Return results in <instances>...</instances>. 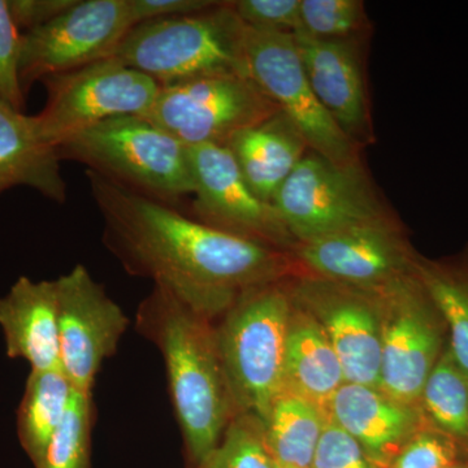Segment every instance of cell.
I'll return each mask as SVG.
<instances>
[{
  "label": "cell",
  "mask_w": 468,
  "mask_h": 468,
  "mask_svg": "<svg viewBox=\"0 0 468 468\" xmlns=\"http://www.w3.org/2000/svg\"><path fill=\"white\" fill-rule=\"evenodd\" d=\"M419 406L431 427L457 442H468V372L448 347L428 377Z\"/></svg>",
  "instance_id": "cb8c5ba5"
},
{
  "label": "cell",
  "mask_w": 468,
  "mask_h": 468,
  "mask_svg": "<svg viewBox=\"0 0 468 468\" xmlns=\"http://www.w3.org/2000/svg\"><path fill=\"white\" fill-rule=\"evenodd\" d=\"M194 180L193 208L198 221L223 232L292 252L297 242L272 203L261 201L226 146L189 147Z\"/></svg>",
  "instance_id": "5bb4252c"
},
{
  "label": "cell",
  "mask_w": 468,
  "mask_h": 468,
  "mask_svg": "<svg viewBox=\"0 0 468 468\" xmlns=\"http://www.w3.org/2000/svg\"><path fill=\"white\" fill-rule=\"evenodd\" d=\"M0 328L8 358L27 360L33 371L60 368L57 280L20 277L0 298Z\"/></svg>",
  "instance_id": "ac0fdd59"
},
{
  "label": "cell",
  "mask_w": 468,
  "mask_h": 468,
  "mask_svg": "<svg viewBox=\"0 0 468 468\" xmlns=\"http://www.w3.org/2000/svg\"><path fill=\"white\" fill-rule=\"evenodd\" d=\"M245 34L230 2H220L199 14L138 24L113 58L160 88L221 73L248 75Z\"/></svg>",
  "instance_id": "277c9868"
},
{
  "label": "cell",
  "mask_w": 468,
  "mask_h": 468,
  "mask_svg": "<svg viewBox=\"0 0 468 468\" xmlns=\"http://www.w3.org/2000/svg\"><path fill=\"white\" fill-rule=\"evenodd\" d=\"M311 468H378L358 442L328 418Z\"/></svg>",
  "instance_id": "1f68e13d"
},
{
  "label": "cell",
  "mask_w": 468,
  "mask_h": 468,
  "mask_svg": "<svg viewBox=\"0 0 468 468\" xmlns=\"http://www.w3.org/2000/svg\"><path fill=\"white\" fill-rule=\"evenodd\" d=\"M248 75L297 126L310 150L340 165H362L360 149L316 98L292 34L246 27Z\"/></svg>",
  "instance_id": "9c48e42d"
},
{
  "label": "cell",
  "mask_w": 468,
  "mask_h": 468,
  "mask_svg": "<svg viewBox=\"0 0 468 468\" xmlns=\"http://www.w3.org/2000/svg\"><path fill=\"white\" fill-rule=\"evenodd\" d=\"M215 0H128L134 27L146 21L187 16L217 7Z\"/></svg>",
  "instance_id": "d6a6232c"
},
{
  "label": "cell",
  "mask_w": 468,
  "mask_h": 468,
  "mask_svg": "<svg viewBox=\"0 0 468 468\" xmlns=\"http://www.w3.org/2000/svg\"><path fill=\"white\" fill-rule=\"evenodd\" d=\"M301 29L316 39L365 37L367 14L362 0H301Z\"/></svg>",
  "instance_id": "83f0119b"
},
{
  "label": "cell",
  "mask_w": 468,
  "mask_h": 468,
  "mask_svg": "<svg viewBox=\"0 0 468 468\" xmlns=\"http://www.w3.org/2000/svg\"><path fill=\"white\" fill-rule=\"evenodd\" d=\"M92 394L75 390L63 423L36 468H92Z\"/></svg>",
  "instance_id": "484cf974"
},
{
  "label": "cell",
  "mask_w": 468,
  "mask_h": 468,
  "mask_svg": "<svg viewBox=\"0 0 468 468\" xmlns=\"http://www.w3.org/2000/svg\"><path fill=\"white\" fill-rule=\"evenodd\" d=\"M275 464H276V463H275ZM276 468H285V467H280V466H277V464H276Z\"/></svg>",
  "instance_id": "d590c367"
},
{
  "label": "cell",
  "mask_w": 468,
  "mask_h": 468,
  "mask_svg": "<svg viewBox=\"0 0 468 468\" xmlns=\"http://www.w3.org/2000/svg\"><path fill=\"white\" fill-rule=\"evenodd\" d=\"M245 73H221L162 86L144 115L185 146L218 144L279 112Z\"/></svg>",
  "instance_id": "52a82bcc"
},
{
  "label": "cell",
  "mask_w": 468,
  "mask_h": 468,
  "mask_svg": "<svg viewBox=\"0 0 468 468\" xmlns=\"http://www.w3.org/2000/svg\"><path fill=\"white\" fill-rule=\"evenodd\" d=\"M295 242L394 218L365 165H340L309 150L272 201Z\"/></svg>",
  "instance_id": "8992f818"
},
{
  "label": "cell",
  "mask_w": 468,
  "mask_h": 468,
  "mask_svg": "<svg viewBox=\"0 0 468 468\" xmlns=\"http://www.w3.org/2000/svg\"><path fill=\"white\" fill-rule=\"evenodd\" d=\"M292 303L324 329L343 366L346 383L378 388L381 356V294L307 275L289 285Z\"/></svg>",
  "instance_id": "7c38bea8"
},
{
  "label": "cell",
  "mask_w": 468,
  "mask_h": 468,
  "mask_svg": "<svg viewBox=\"0 0 468 468\" xmlns=\"http://www.w3.org/2000/svg\"><path fill=\"white\" fill-rule=\"evenodd\" d=\"M103 241L132 275L147 277L207 320L243 292L291 275V252L206 226L171 205L86 172Z\"/></svg>",
  "instance_id": "6da1fadb"
},
{
  "label": "cell",
  "mask_w": 468,
  "mask_h": 468,
  "mask_svg": "<svg viewBox=\"0 0 468 468\" xmlns=\"http://www.w3.org/2000/svg\"><path fill=\"white\" fill-rule=\"evenodd\" d=\"M326 423L324 409L295 394L280 393L263 421L273 462L280 467L311 468Z\"/></svg>",
  "instance_id": "7402d4cb"
},
{
  "label": "cell",
  "mask_w": 468,
  "mask_h": 468,
  "mask_svg": "<svg viewBox=\"0 0 468 468\" xmlns=\"http://www.w3.org/2000/svg\"><path fill=\"white\" fill-rule=\"evenodd\" d=\"M60 162L57 149L41 137L34 116L0 98V196L26 186L63 205L67 184Z\"/></svg>",
  "instance_id": "d6986e66"
},
{
  "label": "cell",
  "mask_w": 468,
  "mask_h": 468,
  "mask_svg": "<svg viewBox=\"0 0 468 468\" xmlns=\"http://www.w3.org/2000/svg\"><path fill=\"white\" fill-rule=\"evenodd\" d=\"M48 101L34 116L45 143L58 149L85 129L117 116L144 115L160 85L116 58L48 77Z\"/></svg>",
  "instance_id": "ba28073f"
},
{
  "label": "cell",
  "mask_w": 468,
  "mask_h": 468,
  "mask_svg": "<svg viewBox=\"0 0 468 468\" xmlns=\"http://www.w3.org/2000/svg\"><path fill=\"white\" fill-rule=\"evenodd\" d=\"M57 285L60 368L76 390L92 394L101 363L115 354L129 318L82 264Z\"/></svg>",
  "instance_id": "4fadbf2b"
},
{
  "label": "cell",
  "mask_w": 468,
  "mask_h": 468,
  "mask_svg": "<svg viewBox=\"0 0 468 468\" xmlns=\"http://www.w3.org/2000/svg\"><path fill=\"white\" fill-rule=\"evenodd\" d=\"M194 468H276L268 452L263 421L246 412L234 415L217 448Z\"/></svg>",
  "instance_id": "4316f807"
},
{
  "label": "cell",
  "mask_w": 468,
  "mask_h": 468,
  "mask_svg": "<svg viewBox=\"0 0 468 468\" xmlns=\"http://www.w3.org/2000/svg\"><path fill=\"white\" fill-rule=\"evenodd\" d=\"M301 0H234V14L250 29L297 34Z\"/></svg>",
  "instance_id": "f546056e"
},
{
  "label": "cell",
  "mask_w": 468,
  "mask_h": 468,
  "mask_svg": "<svg viewBox=\"0 0 468 468\" xmlns=\"http://www.w3.org/2000/svg\"><path fill=\"white\" fill-rule=\"evenodd\" d=\"M304 72L316 98L360 149L375 143L363 38L316 39L292 34Z\"/></svg>",
  "instance_id": "2e32d148"
},
{
  "label": "cell",
  "mask_w": 468,
  "mask_h": 468,
  "mask_svg": "<svg viewBox=\"0 0 468 468\" xmlns=\"http://www.w3.org/2000/svg\"><path fill=\"white\" fill-rule=\"evenodd\" d=\"M325 412L378 468H388L426 421L420 406L397 401L380 388L354 383L338 388Z\"/></svg>",
  "instance_id": "e0dca14e"
},
{
  "label": "cell",
  "mask_w": 468,
  "mask_h": 468,
  "mask_svg": "<svg viewBox=\"0 0 468 468\" xmlns=\"http://www.w3.org/2000/svg\"><path fill=\"white\" fill-rule=\"evenodd\" d=\"M344 383L343 366L324 329L310 314L292 303L286 334L282 392L300 396L325 410Z\"/></svg>",
  "instance_id": "44dd1931"
},
{
  "label": "cell",
  "mask_w": 468,
  "mask_h": 468,
  "mask_svg": "<svg viewBox=\"0 0 468 468\" xmlns=\"http://www.w3.org/2000/svg\"><path fill=\"white\" fill-rule=\"evenodd\" d=\"M449 468H468V466H463V464H460V463H454V464H452V466H451Z\"/></svg>",
  "instance_id": "e575fe53"
},
{
  "label": "cell",
  "mask_w": 468,
  "mask_h": 468,
  "mask_svg": "<svg viewBox=\"0 0 468 468\" xmlns=\"http://www.w3.org/2000/svg\"><path fill=\"white\" fill-rule=\"evenodd\" d=\"M415 273L448 329L449 353L468 372L467 271L418 257Z\"/></svg>",
  "instance_id": "d4e9b609"
},
{
  "label": "cell",
  "mask_w": 468,
  "mask_h": 468,
  "mask_svg": "<svg viewBox=\"0 0 468 468\" xmlns=\"http://www.w3.org/2000/svg\"><path fill=\"white\" fill-rule=\"evenodd\" d=\"M381 356L378 388L397 401L419 405L443 351V322L417 273L378 289Z\"/></svg>",
  "instance_id": "30bf717a"
},
{
  "label": "cell",
  "mask_w": 468,
  "mask_h": 468,
  "mask_svg": "<svg viewBox=\"0 0 468 468\" xmlns=\"http://www.w3.org/2000/svg\"><path fill=\"white\" fill-rule=\"evenodd\" d=\"M21 34L11 16L7 0H0V98L18 111L26 107L18 73Z\"/></svg>",
  "instance_id": "4dcf8cb0"
},
{
  "label": "cell",
  "mask_w": 468,
  "mask_h": 468,
  "mask_svg": "<svg viewBox=\"0 0 468 468\" xmlns=\"http://www.w3.org/2000/svg\"><path fill=\"white\" fill-rule=\"evenodd\" d=\"M57 151L60 160L81 163L88 171L167 205L194 193L189 147L143 116L104 120Z\"/></svg>",
  "instance_id": "3957f363"
},
{
  "label": "cell",
  "mask_w": 468,
  "mask_h": 468,
  "mask_svg": "<svg viewBox=\"0 0 468 468\" xmlns=\"http://www.w3.org/2000/svg\"><path fill=\"white\" fill-rule=\"evenodd\" d=\"M141 331L159 347L193 466L217 448L237 414L209 320L162 286L141 304Z\"/></svg>",
  "instance_id": "7a4b0ae2"
},
{
  "label": "cell",
  "mask_w": 468,
  "mask_h": 468,
  "mask_svg": "<svg viewBox=\"0 0 468 468\" xmlns=\"http://www.w3.org/2000/svg\"><path fill=\"white\" fill-rule=\"evenodd\" d=\"M454 463L457 441L436 428L424 426L402 446L388 468H449Z\"/></svg>",
  "instance_id": "f1b7e54d"
},
{
  "label": "cell",
  "mask_w": 468,
  "mask_h": 468,
  "mask_svg": "<svg viewBox=\"0 0 468 468\" xmlns=\"http://www.w3.org/2000/svg\"><path fill=\"white\" fill-rule=\"evenodd\" d=\"M134 27L128 0H77L46 26L21 34L24 94L36 82L115 57Z\"/></svg>",
  "instance_id": "8fae6325"
},
{
  "label": "cell",
  "mask_w": 468,
  "mask_h": 468,
  "mask_svg": "<svg viewBox=\"0 0 468 468\" xmlns=\"http://www.w3.org/2000/svg\"><path fill=\"white\" fill-rule=\"evenodd\" d=\"M252 192L272 203L280 187L297 168L309 144L282 111L242 129L226 144Z\"/></svg>",
  "instance_id": "ffe728a7"
},
{
  "label": "cell",
  "mask_w": 468,
  "mask_h": 468,
  "mask_svg": "<svg viewBox=\"0 0 468 468\" xmlns=\"http://www.w3.org/2000/svg\"><path fill=\"white\" fill-rule=\"evenodd\" d=\"M75 390L61 368L30 371L17 410V436L34 466L63 423Z\"/></svg>",
  "instance_id": "603a6c76"
},
{
  "label": "cell",
  "mask_w": 468,
  "mask_h": 468,
  "mask_svg": "<svg viewBox=\"0 0 468 468\" xmlns=\"http://www.w3.org/2000/svg\"><path fill=\"white\" fill-rule=\"evenodd\" d=\"M282 282L243 292L215 329L218 356L237 414L266 420L284 388L286 334L292 313Z\"/></svg>",
  "instance_id": "5b68a950"
},
{
  "label": "cell",
  "mask_w": 468,
  "mask_h": 468,
  "mask_svg": "<svg viewBox=\"0 0 468 468\" xmlns=\"http://www.w3.org/2000/svg\"><path fill=\"white\" fill-rule=\"evenodd\" d=\"M291 254L307 275L369 289L414 272L418 260L394 218L297 243Z\"/></svg>",
  "instance_id": "9a60e30c"
},
{
  "label": "cell",
  "mask_w": 468,
  "mask_h": 468,
  "mask_svg": "<svg viewBox=\"0 0 468 468\" xmlns=\"http://www.w3.org/2000/svg\"><path fill=\"white\" fill-rule=\"evenodd\" d=\"M15 24L24 33L46 26L76 5L77 0H7Z\"/></svg>",
  "instance_id": "836d02e7"
}]
</instances>
